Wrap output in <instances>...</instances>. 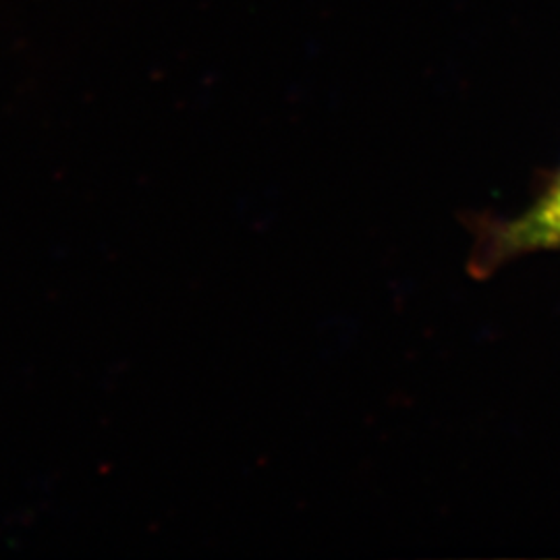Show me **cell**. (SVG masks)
I'll list each match as a JSON object with an SVG mask.
<instances>
[{
  "label": "cell",
  "instance_id": "1",
  "mask_svg": "<svg viewBox=\"0 0 560 560\" xmlns=\"http://www.w3.org/2000/svg\"><path fill=\"white\" fill-rule=\"evenodd\" d=\"M548 247H560V175L527 212L490 231L483 243V261L490 266Z\"/></svg>",
  "mask_w": 560,
  "mask_h": 560
}]
</instances>
